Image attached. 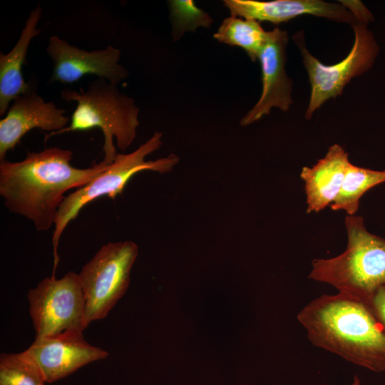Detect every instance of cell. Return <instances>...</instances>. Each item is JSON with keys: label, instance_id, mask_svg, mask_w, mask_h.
I'll use <instances>...</instances> for the list:
<instances>
[{"label": "cell", "instance_id": "6da1fadb", "mask_svg": "<svg viewBox=\"0 0 385 385\" xmlns=\"http://www.w3.org/2000/svg\"><path fill=\"white\" fill-rule=\"evenodd\" d=\"M73 152L58 147L28 152L19 162L0 161V195L11 212L32 221L38 231L54 225L68 190L79 188L107 168L103 160L88 168L71 165Z\"/></svg>", "mask_w": 385, "mask_h": 385}, {"label": "cell", "instance_id": "7a4b0ae2", "mask_svg": "<svg viewBox=\"0 0 385 385\" xmlns=\"http://www.w3.org/2000/svg\"><path fill=\"white\" fill-rule=\"evenodd\" d=\"M314 346L374 372L385 371V327L369 302L322 294L297 314Z\"/></svg>", "mask_w": 385, "mask_h": 385}, {"label": "cell", "instance_id": "3957f363", "mask_svg": "<svg viewBox=\"0 0 385 385\" xmlns=\"http://www.w3.org/2000/svg\"><path fill=\"white\" fill-rule=\"evenodd\" d=\"M61 96L66 101L76 102V107L70 125L50 133L45 137V142L56 135L99 128L104 138L103 161L111 165L118 155L113 138H116L121 151H125L135 140L140 110L134 99L120 92L117 85L96 78L88 83L86 90L65 88Z\"/></svg>", "mask_w": 385, "mask_h": 385}, {"label": "cell", "instance_id": "277c9868", "mask_svg": "<svg viewBox=\"0 0 385 385\" xmlns=\"http://www.w3.org/2000/svg\"><path fill=\"white\" fill-rule=\"evenodd\" d=\"M347 245L329 259H314L309 278L366 302L385 284V238L369 232L362 217L346 215Z\"/></svg>", "mask_w": 385, "mask_h": 385}, {"label": "cell", "instance_id": "5b68a950", "mask_svg": "<svg viewBox=\"0 0 385 385\" xmlns=\"http://www.w3.org/2000/svg\"><path fill=\"white\" fill-rule=\"evenodd\" d=\"M162 135V133L156 131L133 152L118 153L113 163L101 174L65 197L58 209L52 237L54 257L53 276H55L59 262L57 250L61 236L68 224L78 216L85 205L105 195L114 199L118 195L122 194L130 179L140 171L166 173L170 171L178 162V157L174 154L156 160H145L147 155L160 148Z\"/></svg>", "mask_w": 385, "mask_h": 385}, {"label": "cell", "instance_id": "8992f818", "mask_svg": "<svg viewBox=\"0 0 385 385\" xmlns=\"http://www.w3.org/2000/svg\"><path fill=\"white\" fill-rule=\"evenodd\" d=\"M138 247L131 241L103 245L78 274L84 295L85 327L107 317L124 295Z\"/></svg>", "mask_w": 385, "mask_h": 385}, {"label": "cell", "instance_id": "52a82bcc", "mask_svg": "<svg viewBox=\"0 0 385 385\" xmlns=\"http://www.w3.org/2000/svg\"><path fill=\"white\" fill-rule=\"evenodd\" d=\"M354 42L349 54L334 65H325L307 49L302 31L293 38L298 46L308 73L311 93L305 118L310 119L313 113L327 101L342 94L346 85L358 76L369 71L379 54V47L367 25L355 23L352 25Z\"/></svg>", "mask_w": 385, "mask_h": 385}, {"label": "cell", "instance_id": "ba28073f", "mask_svg": "<svg viewBox=\"0 0 385 385\" xmlns=\"http://www.w3.org/2000/svg\"><path fill=\"white\" fill-rule=\"evenodd\" d=\"M27 298L36 337L86 329L85 298L73 271L61 279L44 278L29 291Z\"/></svg>", "mask_w": 385, "mask_h": 385}, {"label": "cell", "instance_id": "9c48e42d", "mask_svg": "<svg viewBox=\"0 0 385 385\" xmlns=\"http://www.w3.org/2000/svg\"><path fill=\"white\" fill-rule=\"evenodd\" d=\"M46 50L53 63V82L73 84L86 75H94L118 86L129 75L119 63L120 51L111 45L88 51L54 35L49 38Z\"/></svg>", "mask_w": 385, "mask_h": 385}, {"label": "cell", "instance_id": "30bf717a", "mask_svg": "<svg viewBox=\"0 0 385 385\" xmlns=\"http://www.w3.org/2000/svg\"><path fill=\"white\" fill-rule=\"evenodd\" d=\"M25 351L38 365L48 383L65 378L108 356L107 351L90 344L84 339L83 332L78 330L36 337Z\"/></svg>", "mask_w": 385, "mask_h": 385}, {"label": "cell", "instance_id": "8fae6325", "mask_svg": "<svg viewBox=\"0 0 385 385\" xmlns=\"http://www.w3.org/2000/svg\"><path fill=\"white\" fill-rule=\"evenodd\" d=\"M286 31L275 27L267 31L258 60L261 65L262 90L260 99L242 118V125H250L270 113L273 107L287 111L292 103V81L285 70Z\"/></svg>", "mask_w": 385, "mask_h": 385}, {"label": "cell", "instance_id": "7c38bea8", "mask_svg": "<svg viewBox=\"0 0 385 385\" xmlns=\"http://www.w3.org/2000/svg\"><path fill=\"white\" fill-rule=\"evenodd\" d=\"M65 113L53 102H46L34 90L15 98L0 120V161L29 130L40 128L52 133L66 128L69 118Z\"/></svg>", "mask_w": 385, "mask_h": 385}, {"label": "cell", "instance_id": "4fadbf2b", "mask_svg": "<svg viewBox=\"0 0 385 385\" xmlns=\"http://www.w3.org/2000/svg\"><path fill=\"white\" fill-rule=\"evenodd\" d=\"M231 16L279 24L302 15H313L332 21L356 23L353 15L341 4L322 0H225Z\"/></svg>", "mask_w": 385, "mask_h": 385}, {"label": "cell", "instance_id": "5bb4252c", "mask_svg": "<svg viewBox=\"0 0 385 385\" xmlns=\"http://www.w3.org/2000/svg\"><path fill=\"white\" fill-rule=\"evenodd\" d=\"M349 163L348 153L334 144L312 167L302 168L300 177L304 182L307 212H318L334 202Z\"/></svg>", "mask_w": 385, "mask_h": 385}, {"label": "cell", "instance_id": "9a60e30c", "mask_svg": "<svg viewBox=\"0 0 385 385\" xmlns=\"http://www.w3.org/2000/svg\"><path fill=\"white\" fill-rule=\"evenodd\" d=\"M42 16L38 5L29 14L20 36L12 49L7 53H0V115L7 112L10 103L17 97L33 90L22 74L29 46L34 38L41 33L38 24Z\"/></svg>", "mask_w": 385, "mask_h": 385}, {"label": "cell", "instance_id": "2e32d148", "mask_svg": "<svg viewBox=\"0 0 385 385\" xmlns=\"http://www.w3.org/2000/svg\"><path fill=\"white\" fill-rule=\"evenodd\" d=\"M267 35V31L260 21L230 16L223 20L213 37L219 42L242 48L255 61L265 43Z\"/></svg>", "mask_w": 385, "mask_h": 385}, {"label": "cell", "instance_id": "e0dca14e", "mask_svg": "<svg viewBox=\"0 0 385 385\" xmlns=\"http://www.w3.org/2000/svg\"><path fill=\"white\" fill-rule=\"evenodd\" d=\"M385 182V170H375L349 163L340 191L330 205L334 211L356 215L362 195L371 188Z\"/></svg>", "mask_w": 385, "mask_h": 385}, {"label": "cell", "instance_id": "ac0fdd59", "mask_svg": "<svg viewBox=\"0 0 385 385\" xmlns=\"http://www.w3.org/2000/svg\"><path fill=\"white\" fill-rule=\"evenodd\" d=\"M43 374L26 351L0 355V385H45Z\"/></svg>", "mask_w": 385, "mask_h": 385}, {"label": "cell", "instance_id": "d6986e66", "mask_svg": "<svg viewBox=\"0 0 385 385\" xmlns=\"http://www.w3.org/2000/svg\"><path fill=\"white\" fill-rule=\"evenodd\" d=\"M168 4L173 40L179 39L187 31H195L198 27L209 28L212 23L210 16L192 0H172Z\"/></svg>", "mask_w": 385, "mask_h": 385}, {"label": "cell", "instance_id": "ffe728a7", "mask_svg": "<svg viewBox=\"0 0 385 385\" xmlns=\"http://www.w3.org/2000/svg\"><path fill=\"white\" fill-rule=\"evenodd\" d=\"M340 2L354 17L356 23L367 25L374 20V16L361 1L356 0H342Z\"/></svg>", "mask_w": 385, "mask_h": 385}, {"label": "cell", "instance_id": "44dd1931", "mask_svg": "<svg viewBox=\"0 0 385 385\" xmlns=\"http://www.w3.org/2000/svg\"><path fill=\"white\" fill-rule=\"evenodd\" d=\"M369 303L374 313L385 327V284L375 292Z\"/></svg>", "mask_w": 385, "mask_h": 385}, {"label": "cell", "instance_id": "7402d4cb", "mask_svg": "<svg viewBox=\"0 0 385 385\" xmlns=\"http://www.w3.org/2000/svg\"><path fill=\"white\" fill-rule=\"evenodd\" d=\"M350 385H360V380L357 376H354L353 382Z\"/></svg>", "mask_w": 385, "mask_h": 385}]
</instances>
